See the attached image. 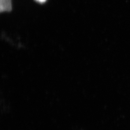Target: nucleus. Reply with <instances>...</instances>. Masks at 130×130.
Wrapping results in <instances>:
<instances>
[{
  "label": "nucleus",
  "instance_id": "nucleus-2",
  "mask_svg": "<svg viewBox=\"0 0 130 130\" xmlns=\"http://www.w3.org/2000/svg\"><path fill=\"white\" fill-rule=\"evenodd\" d=\"M35 1L38 2L40 3H43L46 1V0H35Z\"/></svg>",
  "mask_w": 130,
  "mask_h": 130
},
{
  "label": "nucleus",
  "instance_id": "nucleus-1",
  "mask_svg": "<svg viewBox=\"0 0 130 130\" xmlns=\"http://www.w3.org/2000/svg\"><path fill=\"white\" fill-rule=\"evenodd\" d=\"M12 9L11 0H0V11H10Z\"/></svg>",
  "mask_w": 130,
  "mask_h": 130
}]
</instances>
